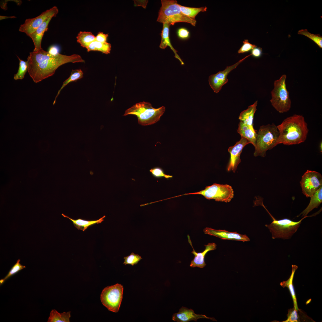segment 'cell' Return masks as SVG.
Segmentation results:
<instances>
[{"instance_id": "cell-30", "label": "cell", "mask_w": 322, "mask_h": 322, "mask_svg": "<svg viewBox=\"0 0 322 322\" xmlns=\"http://www.w3.org/2000/svg\"><path fill=\"white\" fill-rule=\"evenodd\" d=\"M298 33L304 35L309 38L316 44L320 48H322V37L319 34H314L310 33L307 29L299 30Z\"/></svg>"}, {"instance_id": "cell-8", "label": "cell", "mask_w": 322, "mask_h": 322, "mask_svg": "<svg viewBox=\"0 0 322 322\" xmlns=\"http://www.w3.org/2000/svg\"><path fill=\"white\" fill-rule=\"evenodd\" d=\"M189 194H200L208 199H214L216 201L228 202L233 197L234 192L232 187L229 185L214 183L199 191L184 195Z\"/></svg>"}, {"instance_id": "cell-13", "label": "cell", "mask_w": 322, "mask_h": 322, "mask_svg": "<svg viewBox=\"0 0 322 322\" xmlns=\"http://www.w3.org/2000/svg\"><path fill=\"white\" fill-rule=\"evenodd\" d=\"M250 143L246 139L241 137L233 146L229 147L228 151L230 154V158L227 168L228 171L232 170L235 172L238 165L241 162L240 156L244 146Z\"/></svg>"}, {"instance_id": "cell-25", "label": "cell", "mask_w": 322, "mask_h": 322, "mask_svg": "<svg viewBox=\"0 0 322 322\" xmlns=\"http://www.w3.org/2000/svg\"><path fill=\"white\" fill-rule=\"evenodd\" d=\"M77 41L83 47L86 48L95 40V36L90 32L80 31L76 37Z\"/></svg>"}, {"instance_id": "cell-6", "label": "cell", "mask_w": 322, "mask_h": 322, "mask_svg": "<svg viewBox=\"0 0 322 322\" xmlns=\"http://www.w3.org/2000/svg\"><path fill=\"white\" fill-rule=\"evenodd\" d=\"M273 219L272 223L265 226L269 230L272 234L273 239L281 238L283 239H288L291 238L293 235L297 231L301 223L302 220L305 218L316 215L313 214L312 216L304 217L298 222L293 221L288 219H284L277 220L267 211Z\"/></svg>"}, {"instance_id": "cell-31", "label": "cell", "mask_w": 322, "mask_h": 322, "mask_svg": "<svg viewBox=\"0 0 322 322\" xmlns=\"http://www.w3.org/2000/svg\"><path fill=\"white\" fill-rule=\"evenodd\" d=\"M20 260L18 259L16 263L12 267L5 277L0 280V285L3 284L5 281L9 278L26 267L25 266L23 265L20 264Z\"/></svg>"}, {"instance_id": "cell-7", "label": "cell", "mask_w": 322, "mask_h": 322, "mask_svg": "<svg viewBox=\"0 0 322 322\" xmlns=\"http://www.w3.org/2000/svg\"><path fill=\"white\" fill-rule=\"evenodd\" d=\"M286 78L287 76L284 74L282 75L279 79L275 80L274 88L271 92V104L280 113L287 112L291 106L289 92L286 88Z\"/></svg>"}, {"instance_id": "cell-15", "label": "cell", "mask_w": 322, "mask_h": 322, "mask_svg": "<svg viewBox=\"0 0 322 322\" xmlns=\"http://www.w3.org/2000/svg\"><path fill=\"white\" fill-rule=\"evenodd\" d=\"M200 318H206L217 321L214 318L208 317L203 315L196 314L193 309L184 306L179 309L178 312L174 314L172 318L173 321L177 322H188L192 321L196 322Z\"/></svg>"}, {"instance_id": "cell-23", "label": "cell", "mask_w": 322, "mask_h": 322, "mask_svg": "<svg viewBox=\"0 0 322 322\" xmlns=\"http://www.w3.org/2000/svg\"><path fill=\"white\" fill-rule=\"evenodd\" d=\"M292 273L289 278L286 281H283L281 282L280 285L284 288L286 287L288 288L293 300L294 307L298 310L299 309L298 307L295 292L293 284L294 275L298 267L295 265H292Z\"/></svg>"}, {"instance_id": "cell-3", "label": "cell", "mask_w": 322, "mask_h": 322, "mask_svg": "<svg viewBox=\"0 0 322 322\" xmlns=\"http://www.w3.org/2000/svg\"><path fill=\"white\" fill-rule=\"evenodd\" d=\"M165 111L164 106L155 108L150 103L143 101L136 103L126 110L123 115H136L138 124L145 126L153 124L160 120Z\"/></svg>"}, {"instance_id": "cell-17", "label": "cell", "mask_w": 322, "mask_h": 322, "mask_svg": "<svg viewBox=\"0 0 322 322\" xmlns=\"http://www.w3.org/2000/svg\"><path fill=\"white\" fill-rule=\"evenodd\" d=\"M53 17L51 16L48 18L29 36L34 43V49L33 51H37L43 49L41 46L42 38L45 32L47 30L48 24Z\"/></svg>"}, {"instance_id": "cell-11", "label": "cell", "mask_w": 322, "mask_h": 322, "mask_svg": "<svg viewBox=\"0 0 322 322\" xmlns=\"http://www.w3.org/2000/svg\"><path fill=\"white\" fill-rule=\"evenodd\" d=\"M58 12L56 6L47 10L36 17L27 19L24 22L21 24L19 31L25 33L28 36L35 31L48 18L55 17Z\"/></svg>"}, {"instance_id": "cell-2", "label": "cell", "mask_w": 322, "mask_h": 322, "mask_svg": "<svg viewBox=\"0 0 322 322\" xmlns=\"http://www.w3.org/2000/svg\"><path fill=\"white\" fill-rule=\"evenodd\" d=\"M277 126L279 132L278 145H289L303 143L309 131L304 117L296 114L287 117Z\"/></svg>"}, {"instance_id": "cell-36", "label": "cell", "mask_w": 322, "mask_h": 322, "mask_svg": "<svg viewBox=\"0 0 322 322\" xmlns=\"http://www.w3.org/2000/svg\"><path fill=\"white\" fill-rule=\"evenodd\" d=\"M177 34L179 37L183 39H186L189 36V31L185 28L179 29L177 30Z\"/></svg>"}, {"instance_id": "cell-20", "label": "cell", "mask_w": 322, "mask_h": 322, "mask_svg": "<svg viewBox=\"0 0 322 322\" xmlns=\"http://www.w3.org/2000/svg\"><path fill=\"white\" fill-rule=\"evenodd\" d=\"M310 202L307 207L297 216H306L308 213L315 208H318L322 202V187L311 197Z\"/></svg>"}, {"instance_id": "cell-28", "label": "cell", "mask_w": 322, "mask_h": 322, "mask_svg": "<svg viewBox=\"0 0 322 322\" xmlns=\"http://www.w3.org/2000/svg\"><path fill=\"white\" fill-rule=\"evenodd\" d=\"M182 13L190 18L196 20L195 18L199 12L206 11L207 7H185L179 5Z\"/></svg>"}, {"instance_id": "cell-34", "label": "cell", "mask_w": 322, "mask_h": 322, "mask_svg": "<svg viewBox=\"0 0 322 322\" xmlns=\"http://www.w3.org/2000/svg\"><path fill=\"white\" fill-rule=\"evenodd\" d=\"M150 171L154 177L157 178L164 177L166 179H169L173 177L172 176L165 174L163 169L159 167L151 168L150 170Z\"/></svg>"}, {"instance_id": "cell-19", "label": "cell", "mask_w": 322, "mask_h": 322, "mask_svg": "<svg viewBox=\"0 0 322 322\" xmlns=\"http://www.w3.org/2000/svg\"><path fill=\"white\" fill-rule=\"evenodd\" d=\"M170 24L163 23L162 29L161 33V40L160 45V47L162 49H165L167 46H169L173 51L175 54V57L179 60L182 65H184V63L177 53L176 50L172 45L169 37V27Z\"/></svg>"}, {"instance_id": "cell-4", "label": "cell", "mask_w": 322, "mask_h": 322, "mask_svg": "<svg viewBox=\"0 0 322 322\" xmlns=\"http://www.w3.org/2000/svg\"><path fill=\"white\" fill-rule=\"evenodd\" d=\"M279 136L277 126L274 123L261 126L257 133L254 156L265 157L267 150L278 145Z\"/></svg>"}, {"instance_id": "cell-29", "label": "cell", "mask_w": 322, "mask_h": 322, "mask_svg": "<svg viewBox=\"0 0 322 322\" xmlns=\"http://www.w3.org/2000/svg\"><path fill=\"white\" fill-rule=\"evenodd\" d=\"M17 57L19 60V66L17 73L14 75V79L16 80L23 79L26 73L28 71V61H24L18 57Z\"/></svg>"}, {"instance_id": "cell-27", "label": "cell", "mask_w": 322, "mask_h": 322, "mask_svg": "<svg viewBox=\"0 0 322 322\" xmlns=\"http://www.w3.org/2000/svg\"><path fill=\"white\" fill-rule=\"evenodd\" d=\"M83 77V72L80 69L72 70L69 77L64 81L62 86L58 90L53 103V105L55 103L56 99L59 95L61 91L67 84L72 81H75Z\"/></svg>"}, {"instance_id": "cell-1", "label": "cell", "mask_w": 322, "mask_h": 322, "mask_svg": "<svg viewBox=\"0 0 322 322\" xmlns=\"http://www.w3.org/2000/svg\"><path fill=\"white\" fill-rule=\"evenodd\" d=\"M27 60L28 73L35 83L52 76L59 66L64 64L85 62L78 54L67 55L59 53L53 55L43 49L30 52Z\"/></svg>"}, {"instance_id": "cell-21", "label": "cell", "mask_w": 322, "mask_h": 322, "mask_svg": "<svg viewBox=\"0 0 322 322\" xmlns=\"http://www.w3.org/2000/svg\"><path fill=\"white\" fill-rule=\"evenodd\" d=\"M257 100L248 108L242 112L239 116V119L243 123L253 127V119L256 110Z\"/></svg>"}, {"instance_id": "cell-32", "label": "cell", "mask_w": 322, "mask_h": 322, "mask_svg": "<svg viewBox=\"0 0 322 322\" xmlns=\"http://www.w3.org/2000/svg\"><path fill=\"white\" fill-rule=\"evenodd\" d=\"M300 310H297L294 307L288 310L287 319L283 322H300L302 318L299 315Z\"/></svg>"}, {"instance_id": "cell-14", "label": "cell", "mask_w": 322, "mask_h": 322, "mask_svg": "<svg viewBox=\"0 0 322 322\" xmlns=\"http://www.w3.org/2000/svg\"><path fill=\"white\" fill-rule=\"evenodd\" d=\"M205 234L214 236L222 239H227L243 242H248L250 239L246 235L239 234L236 232H232L225 230H215L207 227L203 230Z\"/></svg>"}, {"instance_id": "cell-39", "label": "cell", "mask_w": 322, "mask_h": 322, "mask_svg": "<svg viewBox=\"0 0 322 322\" xmlns=\"http://www.w3.org/2000/svg\"><path fill=\"white\" fill-rule=\"evenodd\" d=\"M51 54L53 55H56L59 53L58 49L55 47H51L48 51Z\"/></svg>"}, {"instance_id": "cell-22", "label": "cell", "mask_w": 322, "mask_h": 322, "mask_svg": "<svg viewBox=\"0 0 322 322\" xmlns=\"http://www.w3.org/2000/svg\"><path fill=\"white\" fill-rule=\"evenodd\" d=\"M62 215L64 217L69 219L73 223L75 227L78 230H82L84 231L89 227L95 224H98L101 223L104 220V218L106 217L104 216L99 219L93 221H88L79 219H74L71 218L64 214L62 213Z\"/></svg>"}, {"instance_id": "cell-40", "label": "cell", "mask_w": 322, "mask_h": 322, "mask_svg": "<svg viewBox=\"0 0 322 322\" xmlns=\"http://www.w3.org/2000/svg\"><path fill=\"white\" fill-rule=\"evenodd\" d=\"M16 18V16H0V20H2L3 19H7V18Z\"/></svg>"}, {"instance_id": "cell-16", "label": "cell", "mask_w": 322, "mask_h": 322, "mask_svg": "<svg viewBox=\"0 0 322 322\" xmlns=\"http://www.w3.org/2000/svg\"><path fill=\"white\" fill-rule=\"evenodd\" d=\"M188 242L191 246L193 251L191 253L194 255L193 259L191 261L190 266L191 267H197L200 268L204 267L206 264L205 261V257L209 251L215 250L216 248V245L214 243H209L207 245H205V249L202 252L197 253L193 248L190 237L188 235Z\"/></svg>"}, {"instance_id": "cell-24", "label": "cell", "mask_w": 322, "mask_h": 322, "mask_svg": "<svg viewBox=\"0 0 322 322\" xmlns=\"http://www.w3.org/2000/svg\"><path fill=\"white\" fill-rule=\"evenodd\" d=\"M111 48V45L109 43H102L95 40L91 43L86 49L88 52L97 51L107 54L110 53Z\"/></svg>"}, {"instance_id": "cell-12", "label": "cell", "mask_w": 322, "mask_h": 322, "mask_svg": "<svg viewBox=\"0 0 322 322\" xmlns=\"http://www.w3.org/2000/svg\"><path fill=\"white\" fill-rule=\"evenodd\" d=\"M250 54L240 60L235 64L227 66L225 70L219 71L216 74L209 76L208 81L210 86L214 92L217 93L221 90L222 86L228 81L227 77L228 74L245 59L250 56Z\"/></svg>"}, {"instance_id": "cell-9", "label": "cell", "mask_w": 322, "mask_h": 322, "mask_svg": "<svg viewBox=\"0 0 322 322\" xmlns=\"http://www.w3.org/2000/svg\"><path fill=\"white\" fill-rule=\"evenodd\" d=\"M123 290V286L118 283L106 287L100 295L102 304L109 311L117 312L122 302Z\"/></svg>"}, {"instance_id": "cell-33", "label": "cell", "mask_w": 322, "mask_h": 322, "mask_svg": "<svg viewBox=\"0 0 322 322\" xmlns=\"http://www.w3.org/2000/svg\"><path fill=\"white\" fill-rule=\"evenodd\" d=\"M142 258L139 255L135 254L132 252L129 256L124 257V261L123 264L125 265L129 264L133 266L137 264Z\"/></svg>"}, {"instance_id": "cell-35", "label": "cell", "mask_w": 322, "mask_h": 322, "mask_svg": "<svg viewBox=\"0 0 322 322\" xmlns=\"http://www.w3.org/2000/svg\"><path fill=\"white\" fill-rule=\"evenodd\" d=\"M256 47V45L249 43L248 40L245 39L243 41V45L238 50V53L240 54L248 52Z\"/></svg>"}, {"instance_id": "cell-38", "label": "cell", "mask_w": 322, "mask_h": 322, "mask_svg": "<svg viewBox=\"0 0 322 322\" xmlns=\"http://www.w3.org/2000/svg\"><path fill=\"white\" fill-rule=\"evenodd\" d=\"M108 35L103 32H99L95 36L96 41L102 43L107 42V40Z\"/></svg>"}, {"instance_id": "cell-10", "label": "cell", "mask_w": 322, "mask_h": 322, "mask_svg": "<svg viewBox=\"0 0 322 322\" xmlns=\"http://www.w3.org/2000/svg\"><path fill=\"white\" fill-rule=\"evenodd\" d=\"M303 194L311 197L322 186V177L320 173L307 170L302 176L300 182Z\"/></svg>"}, {"instance_id": "cell-18", "label": "cell", "mask_w": 322, "mask_h": 322, "mask_svg": "<svg viewBox=\"0 0 322 322\" xmlns=\"http://www.w3.org/2000/svg\"><path fill=\"white\" fill-rule=\"evenodd\" d=\"M237 132L241 137L247 140L255 147L256 144L257 133L253 127L246 125L241 121L239 124Z\"/></svg>"}, {"instance_id": "cell-5", "label": "cell", "mask_w": 322, "mask_h": 322, "mask_svg": "<svg viewBox=\"0 0 322 322\" xmlns=\"http://www.w3.org/2000/svg\"><path fill=\"white\" fill-rule=\"evenodd\" d=\"M161 7L159 11L157 21L173 25L175 23L184 22L195 26L196 20L191 19L182 12L179 4L174 0H161Z\"/></svg>"}, {"instance_id": "cell-26", "label": "cell", "mask_w": 322, "mask_h": 322, "mask_svg": "<svg viewBox=\"0 0 322 322\" xmlns=\"http://www.w3.org/2000/svg\"><path fill=\"white\" fill-rule=\"evenodd\" d=\"M71 312L59 313L55 309L51 311L47 322H69Z\"/></svg>"}, {"instance_id": "cell-37", "label": "cell", "mask_w": 322, "mask_h": 322, "mask_svg": "<svg viewBox=\"0 0 322 322\" xmlns=\"http://www.w3.org/2000/svg\"><path fill=\"white\" fill-rule=\"evenodd\" d=\"M262 49L260 47H256L251 51V55L255 58H259L262 54Z\"/></svg>"}]
</instances>
